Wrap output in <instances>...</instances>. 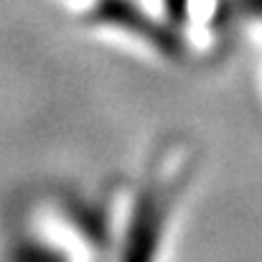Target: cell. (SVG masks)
Instances as JSON below:
<instances>
[{
  "instance_id": "1",
  "label": "cell",
  "mask_w": 262,
  "mask_h": 262,
  "mask_svg": "<svg viewBox=\"0 0 262 262\" xmlns=\"http://www.w3.org/2000/svg\"><path fill=\"white\" fill-rule=\"evenodd\" d=\"M92 20L133 31V33L143 36L145 41H150L163 54H168V56L181 54V38L168 26L148 18V13H143L133 0H99L92 10Z\"/></svg>"
},
{
  "instance_id": "4",
  "label": "cell",
  "mask_w": 262,
  "mask_h": 262,
  "mask_svg": "<svg viewBox=\"0 0 262 262\" xmlns=\"http://www.w3.org/2000/svg\"><path fill=\"white\" fill-rule=\"evenodd\" d=\"M242 5H245V10H250V13L262 18V0H242Z\"/></svg>"
},
{
  "instance_id": "3",
  "label": "cell",
  "mask_w": 262,
  "mask_h": 262,
  "mask_svg": "<svg viewBox=\"0 0 262 262\" xmlns=\"http://www.w3.org/2000/svg\"><path fill=\"white\" fill-rule=\"evenodd\" d=\"M166 3V13L173 23H183L188 18V0H163Z\"/></svg>"
},
{
  "instance_id": "2",
  "label": "cell",
  "mask_w": 262,
  "mask_h": 262,
  "mask_svg": "<svg viewBox=\"0 0 262 262\" xmlns=\"http://www.w3.org/2000/svg\"><path fill=\"white\" fill-rule=\"evenodd\" d=\"M166 204H168V191L163 183H150L135 209L130 234H127V247H125V262H153L156 247H158V234L161 224L166 216Z\"/></svg>"
}]
</instances>
